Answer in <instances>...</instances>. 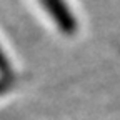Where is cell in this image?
Here are the masks:
<instances>
[{"label": "cell", "mask_w": 120, "mask_h": 120, "mask_svg": "<svg viewBox=\"0 0 120 120\" xmlns=\"http://www.w3.org/2000/svg\"><path fill=\"white\" fill-rule=\"evenodd\" d=\"M49 17L55 22V25L64 34H73L77 30V20H75L70 7L65 0H40Z\"/></svg>", "instance_id": "cell-1"}, {"label": "cell", "mask_w": 120, "mask_h": 120, "mask_svg": "<svg viewBox=\"0 0 120 120\" xmlns=\"http://www.w3.org/2000/svg\"><path fill=\"white\" fill-rule=\"evenodd\" d=\"M10 70V64H8V58L4 52V49L0 47V73H8Z\"/></svg>", "instance_id": "cell-2"}, {"label": "cell", "mask_w": 120, "mask_h": 120, "mask_svg": "<svg viewBox=\"0 0 120 120\" xmlns=\"http://www.w3.org/2000/svg\"><path fill=\"white\" fill-rule=\"evenodd\" d=\"M8 87H10V83H8L7 79H0V95H4L8 90Z\"/></svg>", "instance_id": "cell-3"}]
</instances>
